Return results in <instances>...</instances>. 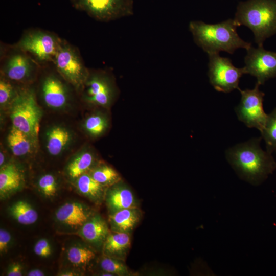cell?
<instances>
[{
  "label": "cell",
  "mask_w": 276,
  "mask_h": 276,
  "mask_svg": "<svg viewBox=\"0 0 276 276\" xmlns=\"http://www.w3.org/2000/svg\"><path fill=\"white\" fill-rule=\"evenodd\" d=\"M262 137L251 139L229 148L226 157L240 177L258 185L266 180L276 169L272 153L260 147Z\"/></svg>",
  "instance_id": "cell-1"
},
{
  "label": "cell",
  "mask_w": 276,
  "mask_h": 276,
  "mask_svg": "<svg viewBox=\"0 0 276 276\" xmlns=\"http://www.w3.org/2000/svg\"><path fill=\"white\" fill-rule=\"evenodd\" d=\"M238 27L234 19L215 24L194 20L189 25L195 43L208 54L221 51L233 54L238 49L247 50L251 47L250 42L239 37L237 32Z\"/></svg>",
  "instance_id": "cell-2"
},
{
  "label": "cell",
  "mask_w": 276,
  "mask_h": 276,
  "mask_svg": "<svg viewBox=\"0 0 276 276\" xmlns=\"http://www.w3.org/2000/svg\"><path fill=\"white\" fill-rule=\"evenodd\" d=\"M238 27L244 25L254 35L258 47L276 34V0H247L240 2L234 18Z\"/></svg>",
  "instance_id": "cell-3"
},
{
  "label": "cell",
  "mask_w": 276,
  "mask_h": 276,
  "mask_svg": "<svg viewBox=\"0 0 276 276\" xmlns=\"http://www.w3.org/2000/svg\"><path fill=\"white\" fill-rule=\"evenodd\" d=\"M61 40L54 32L30 28L24 31L14 44L42 66L53 64Z\"/></svg>",
  "instance_id": "cell-4"
},
{
  "label": "cell",
  "mask_w": 276,
  "mask_h": 276,
  "mask_svg": "<svg viewBox=\"0 0 276 276\" xmlns=\"http://www.w3.org/2000/svg\"><path fill=\"white\" fill-rule=\"evenodd\" d=\"M41 117V111L34 91L29 88L20 89L10 106L13 126L35 141L39 132Z\"/></svg>",
  "instance_id": "cell-5"
},
{
  "label": "cell",
  "mask_w": 276,
  "mask_h": 276,
  "mask_svg": "<svg viewBox=\"0 0 276 276\" xmlns=\"http://www.w3.org/2000/svg\"><path fill=\"white\" fill-rule=\"evenodd\" d=\"M0 61L2 76L11 82H28L41 68L33 58L14 44H2Z\"/></svg>",
  "instance_id": "cell-6"
},
{
  "label": "cell",
  "mask_w": 276,
  "mask_h": 276,
  "mask_svg": "<svg viewBox=\"0 0 276 276\" xmlns=\"http://www.w3.org/2000/svg\"><path fill=\"white\" fill-rule=\"evenodd\" d=\"M53 64L65 81L77 89H83L89 69L76 47L62 38Z\"/></svg>",
  "instance_id": "cell-7"
},
{
  "label": "cell",
  "mask_w": 276,
  "mask_h": 276,
  "mask_svg": "<svg viewBox=\"0 0 276 276\" xmlns=\"http://www.w3.org/2000/svg\"><path fill=\"white\" fill-rule=\"evenodd\" d=\"M76 9L93 19L109 22L133 14V0H70Z\"/></svg>",
  "instance_id": "cell-8"
},
{
  "label": "cell",
  "mask_w": 276,
  "mask_h": 276,
  "mask_svg": "<svg viewBox=\"0 0 276 276\" xmlns=\"http://www.w3.org/2000/svg\"><path fill=\"white\" fill-rule=\"evenodd\" d=\"M208 77L211 84L219 92L228 93L239 89L240 79L245 74L244 67L238 68L231 60L219 53L208 54Z\"/></svg>",
  "instance_id": "cell-9"
},
{
  "label": "cell",
  "mask_w": 276,
  "mask_h": 276,
  "mask_svg": "<svg viewBox=\"0 0 276 276\" xmlns=\"http://www.w3.org/2000/svg\"><path fill=\"white\" fill-rule=\"evenodd\" d=\"M85 100L102 107L109 106L117 94V88L112 76L104 70H89L83 87Z\"/></svg>",
  "instance_id": "cell-10"
},
{
  "label": "cell",
  "mask_w": 276,
  "mask_h": 276,
  "mask_svg": "<svg viewBox=\"0 0 276 276\" xmlns=\"http://www.w3.org/2000/svg\"><path fill=\"white\" fill-rule=\"evenodd\" d=\"M260 85L256 83L253 89L239 90L241 94L240 103L235 108L238 119L249 128H256L261 131L266 122L267 114L263 108L265 94L260 90Z\"/></svg>",
  "instance_id": "cell-11"
},
{
  "label": "cell",
  "mask_w": 276,
  "mask_h": 276,
  "mask_svg": "<svg viewBox=\"0 0 276 276\" xmlns=\"http://www.w3.org/2000/svg\"><path fill=\"white\" fill-rule=\"evenodd\" d=\"M244 62L245 73L255 77L260 85L276 77V52L266 50L263 46L248 49Z\"/></svg>",
  "instance_id": "cell-12"
},
{
  "label": "cell",
  "mask_w": 276,
  "mask_h": 276,
  "mask_svg": "<svg viewBox=\"0 0 276 276\" xmlns=\"http://www.w3.org/2000/svg\"><path fill=\"white\" fill-rule=\"evenodd\" d=\"M60 75L49 71L41 79L40 93L45 104L55 109L62 108L66 106L70 97L68 87L60 77Z\"/></svg>",
  "instance_id": "cell-13"
},
{
  "label": "cell",
  "mask_w": 276,
  "mask_h": 276,
  "mask_svg": "<svg viewBox=\"0 0 276 276\" xmlns=\"http://www.w3.org/2000/svg\"><path fill=\"white\" fill-rule=\"evenodd\" d=\"M57 220L71 227L82 226L89 218L86 209L78 202H68L60 207L56 213Z\"/></svg>",
  "instance_id": "cell-14"
},
{
  "label": "cell",
  "mask_w": 276,
  "mask_h": 276,
  "mask_svg": "<svg viewBox=\"0 0 276 276\" xmlns=\"http://www.w3.org/2000/svg\"><path fill=\"white\" fill-rule=\"evenodd\" d=\"M106 201L113 213L124 209L136 208L132 192L123 183L116 185L108 191Z\"/></svg>",
  "instance_id": "cell-15"
},
{
  "label": "cell",
  "mask_w": 276,
  "mask_h": 276,
  "mask_svg": "<svg viewBox=\"0 0 276 276\" xmlns=\"http://www.w3.org/2000/svg\"><path fill=\"white\" fill-rule=\"evenodd\" d=\"M140 214L137 208L124 209L110 216V222L114 232L129 233L140 220Z\"/></svg>",
  "instance_id": "cell-16"
},
{
  "label": "cell",
  "mask_w": 276,
  "mask_h": 276,
  "mask_svg": "<svg viewBox=\"0 0 276 276\" xmlns=\"http://www.w3.org/2000/svg\"><path fill=\"white\" fill-rule=\"evenodd\" d=\"M129 233L114 232L108 234L103 242V251L108 256L125 257L131 245Z\"/></svg>",
  "instance_id": "cell-17"
},
{
  "label": "cell",
  "mask_w": 276,
  "mask_h": 276,
  "mask_svg": "<svg viewBox=\"0 0 276 276\" xmlns=\"http://www.w3.org/2000/svg\"><path fill=\"white\" fill-rule=\"evenodd\" d=\"M105 221L100 216H95L88 220L82 226L81 233L83 237L94 244L104 242L109 234Z\"/></svg>",
  "instance_id": "cell-18"
},
{
  "label": "cell",
  "mask_w": 276,
  "mask_h": 276,
  "mask_svg": "<svg viewBox=\"0 0 276 276\" xmlns=\"http://www.w3.org/2000/svg\"><path fill=\"white\" fill-rule=\"evenodd\" d=\"M47 148L52 155L60 154L70 143L71 136L70 132L64 127L54 126L47 133Z\"/></svg>",
  "instance_id": "cell-19"
},
{
  "label": "cell",
  "mask_w": 276,
  "mask_h": 276,
  "mask_svg": "<svg viewBox=\"0 0 276 276\" xmlns=\"http://www.w3.org/2000/svg\"><path fill=\"white\" fill-rule=\"evenodd\" d=\"M35 141L30 136L13 126L8 136L7 142L11 152L16 156L30 153Z\"/></svg>",
  "instance_id": "cell-20"
},
{
  "label": "cell",
  "mask_w": 276,
  "mask_h": 276,
  "mask_svg": "<svg viewBox=\"0 0 276 276\" xmlns=\"http://www.w3.org/2000/svg\"><path fill=\"white\" fill-rule=\"evenodd\" d=\"M22 181V174L15 165L10 164L3 167L0 171L1 195L18 189Z\"/></svg>",
  "instance_id": "cell-21"
},
{
  "label": "cell",
  "mask_w": 276,
  "mask_h": 276,
  "mask_svg": "<svg viewBox=\"0 0 276 276\" xmlns=\"http://www.w3.org/2000/svg\"><path fill=\"white\" fill-rule=\"evenodd\" d=\"M9 210L12 216L21 224H33L38 217L36 211L25 201H17L10 208Z\"/></svg>",
  "instance_id": "cell-22"
},
{
  "label": "cell",
  "mask_w": 276,
  "mask_h": 276,
  "mask_svg": "<svg viewBox=\"0 0 276 276\" xmlns=\"http://www.w3.org/2000/svg\"><path fill=\"white\" fill-rule=\"evenodd\" d=\"M94 162L93 154L88 151L82 152L68 165L67 171L72 178H77L88 170Z\"/></svg>",
  "instance_id": "cell-23"
},
{
  "label": "cell",
  "mask_w": 276,
  "mask_h": 276,
  "mask_svg": "<svg viewBox=\"0 0 276 276\" xmlns=\"http://www.w3.org/2000/svg\"><path fill=\"white\" fill-rule=\"evenodd\" d=\"M77 187L79 191L91 199L101 198L104 186L95 180L90 174L84 173L77 178Z\"/></svg>",
  "instance_id": "cell-24"
},
{
  "label": "cell",
  "mask_w": 276,
  "mask_h": 276,
  "mask_svg": "<svg viewBox=\"0 0 276 276\" xmlns=\"http://www.w3.org/2000/svg\"><path fill=\"white\" fill-rule=\"evenodd\" d=\"M266 151L272 153L276 151V108L267 114L264 126L260 131Z\"/></svg>",
  "instance_id": "cell-25"
},
{
  "label": "cell",
  "mask_w": 276,
  "mask_h": 276,
  "mask_svg": "<svg viewBox=\"0 0 276 276\" xmlns=\"http://www.w3.org/2000/svg\"><path fill=\"white\" fill-rule=\"evenodd\" d=\"M90 175L104 186L116 184L120 180V177L117 172L111 167L106 165L100 166L94 169Z\"/></svg>",
  "instance_id": "cell-26"
},
{
  "label": "cell",
  "mask_w": 276,
  "mask_h": 276,
  "mask_svg": "<svg viewBox=\"0 0 276 276\" xmlns=\"http://www.w3.org/2000/svg\"><path fill=\"white\" fill-rule=\"evenodd\" d=\"M68 261L77 266L85 265L95 258V252L90 249L81 246L71 247L67 253Z\"/></svg>",
  "instance_id": "cell-27"
},
{
  "label": "cell",
  "mask_w": 276,
  "mask_h": 276,
  "mask_svg": "<svg viewBox=\"0 0 276 276\" xmlns=\"http://www.w3.org/2000/svg\"><path fill=\"white\" fill-rule=\"evenodd\" d=\"M84 127L91 136H99L106 130L108 121L105 117L101 114H94L86 119Z\"/></svg>",
  "instance_id": "cell-28"
},
{
  "label": "cell",
  "mask_w": 276,
  "mask_h": 276,
  "mask_svg": "<svg viewBox=\"0 0 276 276\" xmlns=\"http://www.w3.org/2000/svg\"><path fill=\"white\" fill-rule=\"evenodd\" d=\"M100 266L105 272L118 275H128L130 272L127 266L116 259L104 257L100 261Z\"/></svg>",
  "instance_id": "cell-29"
},
{
  "label": "cell",
  "mask_w": 276,
  "mask_h": 276,
  "mask_svg": "<svg viewBox=\"0 0 276 276\" xmlns=\"http://www.w3.org/2000/svg\"><path fill=\"white\" fill-rule=\"evenodd\" d=\"M18 91L16 90L11 81L1 75L0 80V104L4 105L12 102Z\"/></svg>",
  "instance_id": "cell-30"
},
{
  "label": "cell",
  "mask_w": 276,
  "mask_h": 276,
  "mask_svg": "<svg viewBox=\"0 0 276 276\" xmlns=\"http://www.w3.org/2000/svg\"><path fill=\"white\" fill-rule=\"evenodd\" d=\"M38 186L44 196L48 197L54 196L57 192V183L54 176L47 174L42 176L38 181Z\"/></svg>",
  "instance_id": "cell-31"
},
{
  "label": "cell",
  "mask_w": 276,
  "mask_h": 276,
  "mask_svg": "<svg viewBox=\"0 0 276 276\" xmlns=\"http://www.w3.org/2000/svg\"><path fill=\"white\" fill-rule=\"evenodd\" d=\"M34 251L37 256L46 258L51 255L52 249L49 241L42 238L39 240L35 244Z\"/></svg>",
  "instance_id": "cell-32"
},
{
  "label": "cell",
  "mask_w": 276,
  "mask_h": 276,
  "mask_svg": "<svg viewBox=\"0 0 276 276\" xmlns=\"http://www.w3.org/2000/svg\"><path fill=\"white\" fill-rule=\"evenodd\" d=\"M11 239L9 232L4 229H0V251L6 252Z\"/></svg>",
  "instance_id": "cell-33"
},
{
  "label": "cell",
  "mask_w": 276,
  "mask_h": 276,
  "mask_svg": "<svg viewBox=\"0 0 276 276\" xmlns=\"http://www.w3.org/2000/svg\"><path fill=\"white\" fill-rule=\"evenodd\" d=\"M7 275L8 276H21L22 273V267L18 263H14L9 268Z\"/></svg>",
  "instance_id": "cell-34"
},
{
  "label": "cell",
  "mask_w": 276,
  "mask_h": 276,
  "mask_svg": "<svg viewBox=\"0 0 276 276\" xmlns=\"http://www.w3.org/2000/svg\"><path fill=\"white\" fill-rule=\"evenodd\" d=\"M44 273L39 269H32L27 274L28 276H44Z\"/></svg>",
  "instance_id": "cell-35"
},
{
  "label": "cell",
  "mask_w": 276,
  "mask_h": 276,
  "mask_svg": "<svg viewBox=\"0 0 276 276\" xmlns=\"http://www.w3.org/2000/svg\"><path fill=\"white\" fill-rule=\"evenodd\" d=\"M59 275H62V276H73V275H76L77 274L73 272L66 271V272H64L60 274Z\"/></svg>",
  "instance_id": "cell-36"
},
{
  "label": "cell",
  "mask_w": 276,
  "mask_h": 276,
  "mask_svg": "<svg viewBox=\"0 0 276 276\" xmlns=\"http://www.w3.org/2000/svg\"><path fill=\"white\" fill-rule=\"evenodd\" d=\"M5 160V156L3 152H1L0 153V165L2 166Z\"/></svg>",
  "instance_id": "cell-37"
},
{
  "label": "cell",
  "mask_w": 276,
  "mask_h": 276,
  "mask_svg": "<svg viewBox=\"0 0 276 276\" xmlns=\"http://www.w3.org/2000/svg\"><path fill=\"white\" fill-rule=\"evenodd\" d=\"M101 275H103V276H112V275H114L113 274H112V273L105 271V272L101 274Z\"/></svg>",
  "instance_id": "cell-38"
}]
</instances>
